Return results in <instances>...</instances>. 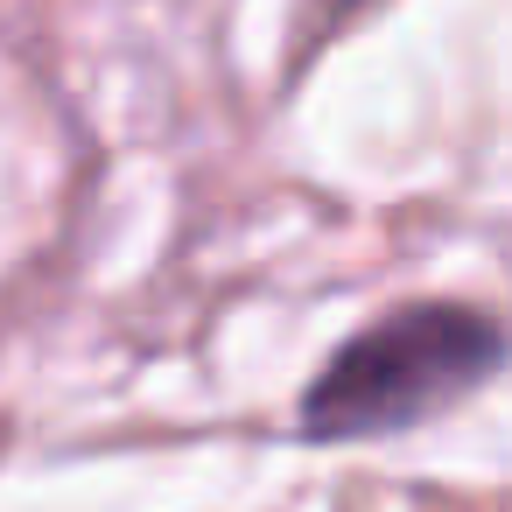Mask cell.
I'll list each match as a JSON object with an SVG mask.
<instances>
[{
    "label": "cell",
    "instance_id": "obj_1",
    "mask_svg": "<svg viewBox=\"0 0 512 512\" xmlns=\"http://www.w3.org/2000/svg\"><path fill=\"white\" fill-rule=\"evenodd\" d=\"M512 358V330L477 302H407L330 351L302 386V442H372L407 435L470 393H484Z\"/></svg>",
    "mask_w": 512,
    "mask_h": 512
}]
</instances>
